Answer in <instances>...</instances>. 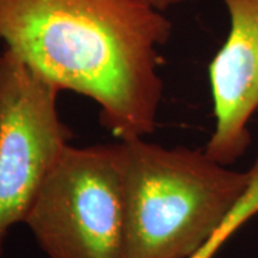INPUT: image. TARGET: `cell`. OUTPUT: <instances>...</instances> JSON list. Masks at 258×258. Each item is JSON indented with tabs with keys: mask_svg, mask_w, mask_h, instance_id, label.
<instances>
[{
	"mask_svg": "<svg viewBox=\"0 0 258 258\" xmlns=\"http://www.w3.org/2000/svg\"><path fill=\"white\" fill-rule=\"evenodd\" d=\"M255 215H258V169H252L251 184L245 195L241 198V201L232 210L228 218L222 222V225L217 230V232L189 258H214L217 255V252L222 248V245L230 240L245 222H248Z\"/></svg>",
	"mask_w": 258,
	"mask_h": 258,
	"instance_id": "6",
	"label": "cell"
},
{
	"mask_svg": "<svg viewBox=\"0 0 258 258\" xmlns=\"http://www.w3.org/2000/svg\"><path fill=\"white\" fill-rule=\"evenodd\" d=\"M222 3L230 29L208 68L215 128L205 152L231 166L251 145L248 123L258 111V0Z\"/></svg>",
	"mask_w": 258,
	"mask_h": 258,
	"instance_id": "5",
	"label": "cell"
},
{
	"mask_svg": "<svg viewBox=\"0 0 258 258\" xmlns=\"http://www.w3.org/2000/svg\"><path fill=\"white\" fill-rule=\"evenodd\" d=\"M155 8H158L159 10H166L168 8H172V6H176V5H181V3H185V2H191V0H149Z\"/></svg>",
	"mask_w": 258,
	"mask_h": 258,
	"instance_id": "7",
	"label": "cell"
},
{
	"mask_svg": "<svg viewBox=\"0 0 258 258\" xmlns=\"http://www.w3.org/2000/svg\"><path fill=\"white\" fill-rule=\"evenodd\" d=\"M119 142L125 258H189L245 195L251 171L222 165L205 149Z\"/></svg>",
	"mask_w": 258,
	"mask_h": 258,
	"instance_id": "2",
	"label": "cell"
},
{
	"mask_svg": "<svg viewBox=\"0 0 258 258\" xmlns=\"http://www.w3.org/2000/svg\"><path fill=\"white\" fill-rule=\"evenodd\" d=\"M25 224L49 258H125L119 142L66 148Z\"/></svg>",
	"mask_w": 258,
	"mask_h": 258,
	"instance_id": "3",
	"label": "cell"
},
{
	"mask_svg": "<svg viewBox=\"0 0 258 258\" xmlns=\"http://www.w3.org/2000/svg\"><path fill=\"white\" fill-rule=\"evenodd\" d=\"M60 89L18 55L0 53V258L25 222L74 132L57 111Z\"/></svg>",
	"mask_w": 258,
	"mask_h": 258,
	"instance_id": "4",
	"label": "cell"
},
{
	"mask_svg": "<svg viewBox=\"0 0 258 258\" xmlns=\"http://www.w3.org/2000/svg\"><path fill=\"white\" fill-rule=\"evenodd\" d=\"M172 28L149 0H0L5 49L60 91L92 99L118 141L155 131Z\"/></svg>",
	"mask_w": 258,
	"mask_h": 258,
	"instance_id": "1",
	"label": "cell"
}]
</instances>
